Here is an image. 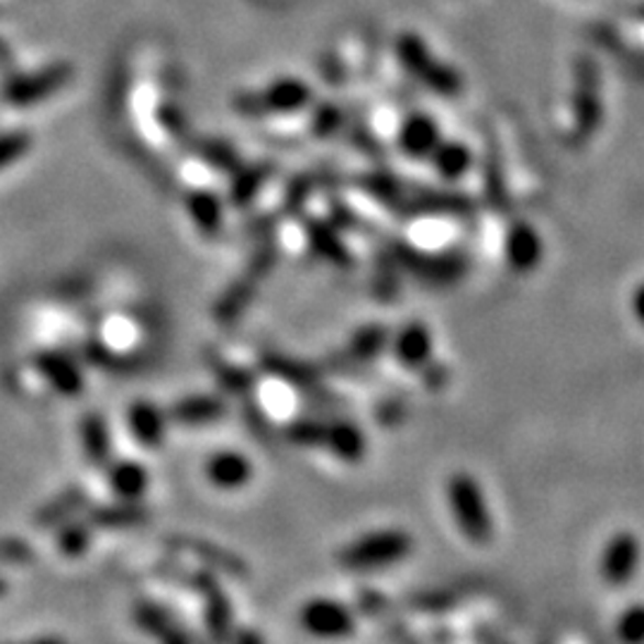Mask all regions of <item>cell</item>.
I'll return each instance as SVG.
<instances>
[{
	"mask_svg": "<svg viewBox=\"0 0 644 644\" xmlns=\"http://www.w3.org/2000/svg\"><path fill=\"white\" fill-rule=\"evenodd\" d=\"M446 495H449V507L458 530L480 547L492 542L495 521L480 482L468 473H456L446 485Z\"/></svg>",
	"mask_w": 644,
	"mask_h": 644,
	"instance_id": "1",
	"label": "cell"
},
{
	"mask_svg": "<svg viewBox=\"0 0 644 644\" xmlns=\"http://www.w3.org/2000/svg\"><path fill=\"white\" fill-rule=\"evenodd\" d=\"M413 552V537L403 530H377L348 544L340 554V566L366 573L389 568Z\"/></svg>",
	"mask_w": 644,
	"mask_h": 644,
	"instance_id": "2",
	"label": "cell"
},
{
	"mask_svg": "<svg viewBox=\"0 0 644 644\" xmlns=\"http://www.w3.org/2000/svg\"><path fill=\"white\" fill-rule=\"evenodd\" d=\"M642 558V540L633 530L613 532L599 556V578L613 590H621L640 573Z\"/></svg>",
	"mask_w": 644,
	"mask_h": 644,
	"instance_id": "3",
	"label": "cell"
},
{
	"mask_svg": "<svg viewBox=\"0 0 644 644\" xmlns=\"http://www.w3.org/2000/svg\"><path fill=\"white\" fill-rule=\"evenodd\" d=\"M193 590L203 599V619L208 637L213 644H232L234 640V611L227 592L213 570H199L191 576Z\"/></svg>",
	"mask_w": 644,
	"mask_h": 644,
	"instance_id": "4",
	"label": "cell"
},
{
	"mask_svg": "<svg viewBox=\"0 0 644 644\" xmlns=\"http://www.w3.org/2000/svg\"><path fill=\"white\" fill-rule=\"evenodd\" d=\"M397 53L401 63L411 69V73L430 84L432 91L442 96H456L460 91V77L452 67H446L432 58L425 41L418 34H401L397 41Z\"/></svg>",
	"mask_w": 644,
	"mask_h": 644,
	"instance_id": "5",
	"label": "cell"
},
{
	"mask_svg": "<svg viewBox=\"0 0 644 644\" xmlns=\"http://www.w3.org/2000/svg\"><path fill=\"white\" fill-rule=\"evenodd\" d=\"M301 628L318 640H346L356 633L354 611L334 599H311L301 609Z\"/></svg>",
	"mask_w": 644,
	"mask_h": 644,
	"instance_id": "6",
	"label": "cell"
},
{
	"mask_svg": "<svg viewBox=\"0 0 644 644\" xmlns=\"http://www.w3.org/2000/svg\"><path fill=\"white\" fill-rule=\"evenodd\" d=\"M311 101V89L299 79H279L273 87L260 93L240 101L244 113H293Z\"/></svg>",
	"mask_w": 644,
	"mask_h": 644,
	"instance_id": "7",
	"label": "cell"
},
{
	"mask_svg": "<svg viewBox=\"0 0 644 644\" xmlns=\"http://www.w3.org/2000/svg\"><path fill=\"white\" fill-rule=\"evenodd\" d=\"M206 475L218 489L234 492V489H242L251 478H254V466H251V460L240 452H220L208 458Z\"/></svg>",
	"mask_w": 644,
	"mask_h": 644,
	"instance_id": "8",
	"label": "cell"
},
{
	"mask_svg": "<svg viewBox=\"0 0 644 644\" xmlns=\"http://www.w3.org/2000/svg\"><path fill=\"white\" fill-rule=\"evenodd\" d=\"M173 547L179 552H187L201 558V564L213 570V573H222V576H232V578H244L248 568L242 562V558H236L232 552L227 549H220L215 544L203 542V540H191V537H177L173 542Z\"/></svg>",
	"mask_w": 644,
	"mask_h": 644,
	"instance_id": "9",
	"label": "cell"
},
{
	"mask_svg": "<svg viewBox=\"0 0 644 644\" xmlns=\"http://www.w3.org/2000/svg\"><path fill=\"white\" fill-rule=\"evenodd\" d=\"M576 115L580 138L590 136L599 127L601 101H599V81L592 65H582L578 69V93H576Z\"/></svg>",
	"mask_w": 644,
	"mask_h": 644,
	"instance_id": "10",
	"label": "cell"
},
{
	"mask_svg": "<svg viewBox=\"0 0 644 644\" xmlns=\"http://www.w3.org/2000/svg\"><path fill=\"white\" fill-rule=\"evenodd\" d=\"M36 366H38L41 377H46L48 385L58 391V395H65V397L81 395L84 375L73 358L48 352L44 356H38Z\"/></svg>",
	"mask_w": 644,
	"mask_h": 644,
	"instance_id": "11",
	"label": "cell"
},
{
	"mask_svg": "<svg viewBox=\"0 0 644 644\" xmlns=\"http://www.w3.org/2000/svg\"><path fill=\"white\" fill-rule=\"evenodd\" d=\"M389 332L380 325H370L363 327L354 334L352 344L346 346V352H342L337 358L330 363L332 370H344L346 366H358V363H368L377 354H382V348L387 346Z\"/></svg>",
	"mask_w": 644,
	"mask_h": 644,
	"instance_id": "12",
	"label": "cell"
},
{
	"mask_svg": "<svg viewBox=\"0 0 644 644\" xmlns=\"http://www.w3.org/2000/svg\"><path fill=\"white\" fill-rule=\"evenodd\" d=\"M395 354L406 368H425L432 358V334L420 322L406 325L395 342Z\"/></svg>",
	"mask_w": 644,
	"mask_h": 644,
	"instance_id": "13",
	"label": "cell"
},
{
	"mask_svg": "<svg viewBox=\"0 0 644 644\" xmlns=\"http://www.w3.org/2000/svg\"><path fill=\"white\" fill-rule=\"evenodd\" d=\"M322 446L337 458L348 460V464H356V460L366 456V437H363V432L354 423H346V420L327 423Z\"/></svg>",
	"mask_w": 644,
	"mask_h": 644,
	"instance_id": "14",
	"label": "cell"
},
{
	"mask_svg": "<svg viewBox=\"0 0 644 644\" xmlns=\"http://www.w3.org/2000/svg\"><path fill=\"white\" fill-rule=\"evenodd\" d=\"M148 521V511L136 501H124L122 503H110V507H98L89 511L87 523L91 528L101 530H127L138 528Z\"/></svg>",
	"mask_w": 644,
	"mask_h": 644,
	"instance_id": "15",
	"label": "cell"
},
{
	"mask_svg": "<svg viewBox=\"0 0 644 644\" xmlns=\"http://www.w3.org/2000/svg\"><path fill=\"white\" fill-rule=\"evenodd\" d=\"M507 260L513 270L528 273L542 260V242L530 225H515L507 240Z\"/></svg>",
	"mask_w": 644,
	"mask_h": 644,
	"instance_id": "16",
	"label": "cell"
},
{
	"mask_svg": "<svg viewBox=\"0 0 644 644\" xmlns=\"http://www.w3.org/2000/svg\"><path fill=\"white\" fill-rule=\"evenodd\" d=\"M399 144L401 148L413 158L430 156L432 151L440 144V132L437 124L425 115H413L401 124L399 130Z\"/></svg>",
	"mask_w": 644,
	"mask_h": 644,
	"instance_id": "17",
	"label": "cell"
},
{
	"mask_svg": "<svg viewBox=\"0 0 644 644\" xmlns=\"http://www.w3.org/2000/svg\"><path fill=\"white\" fill-rule=\"evenodd\" d=\"M130 428L132 435L148 449H156L165 440V415L148 401H136L130 409Z\"/></svg>",
	"mask_w": 644,
	"mask_h": 644,
	"instance_id": "18",
	"label": "cell"
},
{
	"mask_svg": "<svg viewBox=\"0 0 644 644\" xmlns=\"http://www.w3.org/2000/svg\"><path fill=\"white\" fill-rule=\"evenodd\" d=\"M79 435L84 452H87L89 460L96 466H106L113 454V440H110V430L103 415L87 413L79 423Z\"/></svg>",
	"mask_w": 644,
	"mask_h": 644,
	"instance_id": "19",
	"label": "cell"
},
{
	"mask_svg": "<svg viewBox=\"0 0 644 644\" xmlns=\"http://www.w3.org/2000/svg\"><path fill=\"white\" fill-rule=\"evenodd\" d=\"M225 403H222L218 397H185L177 401L170 411V418L177 420L181 425H203V423H213V420H220L225 415Z\"/></svg>",
	"mask_w": 644,
	"mask_h": 644,
	"instance_id": "20",
	"label": "cell"
},
{
	"mask_svg": "<svg viewBox=\"0 0 644 644\" xmlns=\"http://www.w3.org/2000/svg\"><path fill=\"white\" fill-rule=\"evenodd\" d=\"M108 480L120 499L136 501L146 495L148 473L142 464H134V460H120V464L110 468Z\"/></svg>",
	"mask_w": 644,
	"mask_h": 644,
	"instance_id": "21",
	"label": "cell"
},
{
	"mask_svg": "<svg viewBox=\"0 0 644 644\" xmlns=\"http://www.w3.org/2000/svg\"><path fill=\"white\" fill-rule=\"evenodd\" d=\"M263 370L273 377H279V380H285L293 387H299V389H315L320 382V370H315L313 366H308V363L297 360V358L268 356L263 360Z\"/></svg>",
	"mask_w": 644,
	"mask_h": 644,
	"instance_id": "22",
	"label": "cell"
},
{
	"mask_svg": "<svg viewBox=\"0 0 644 644\" xmlns=\"http://www.w3.org/2000/svg\"><path fill=\"white\" fill-rule=\"evenodd\" d=\"M84 503H87V492L79 487H73L67 489L65 495H60L58 499H55L53 503H48V507L38 513L36 523L38 528H58L60 523L69 521L79 509H84Z\"/></svg>",
	"mask_w": 644,
	"mask_h": 644,
	"instance_id": "23",
	"label": "cell"
},
{
	"mask_svg": "<svg viewBox=\"0 0 644 644\" xmlns=\"http://www.w3.org/2000/svg\"><path fill=\"white\" fill-rule=\"evenodd\" d=\"M432 160H435L437 173L446 179H458L470 167V153L466 146L460 144H437V148L430 153Z\"/></svg>",
	"mask_w": 644,
	"mask_h": 644,
	"instance_id": "24",
	"label": "cell"
},
{
	"mask_svg": "<svg viewBox=\"0 0 644 644\" xmlns=\"http://www.w3.org/2000/svg\"><path fill=\"white\" fill-rule=\"evenodd\" d=\"M409 268L418 275H425L428 279H435V282H449V279H456L460 270H464V265L454 258H425L420 254H413V251H409Z\"/></svg>",
	"mask_w": 644,
	"mask_h": 644,
	"instance_id": "25",
	"label": "cell"
},
{
	"mask_svg": "<svg viewBox=\"0 0 644 644\" xmlns=\"http://www.w3.org/2000/svg\"><path fill=\"white\" fill-rule=\"evenodd\" d=\"M613 633L619 644H644V601H635L619 613Z\"/></svg>",
	"mask_w": 644,
	"mask_h": 644,
	"instance_id": "26",
	"label": "cell"
},
{
	"mask_svg": "<svg viewBox=\"0 0 644 644\" xmlns=\"http://www.w3.org/2000/svg\"><path fill=\"white\" fill-rule=\"evenodd\" d=\"M189 213L193 218V222H199V227L203 232H218L220 230V220H222V213H220V203L215 196H210L206 191H196L189 196Z\"/></svg>",
	"mask_w": 644,
	"mask_h": 644,
	"instance_id": "27",
	"label": "cell"
},
{
	"mask_svg": "<svg viewBox=\"0 0 644 644\" xmlns=\"http://www.w3.org/2000/svg\"><path fill=\"white\" fill-rule=\"evenodd\" d=\"M251 297H254V285H251V277H248V282H242V285L232 287L225 293V297H222V301L215 306L218 320H222V322H234L236 318L242 315L244 308L248 306Z\"/></svg>",
	"mask_w": 644,
	"mask_h": 644,
	"instance_id": "28",
	"label": "cell"
},
{
	"mask_svg": "<svg viewBox=\"0 0 644 644\" xmlns=\"http://www.w3.org/2000/svg\"><path fill=\"white\" fill-rule=\"evenodd\" d=\"M325 428L327 423H322V420L301 418L287 428V437L297 446H322V442H325Z\"/></svg>",
	"mask_w": 644,
	"mask_h": 644,
	"instance_id": "29",
	"label": "cell"
},
{
	"mask_svg": "<svg viewBox=\"0 0 644 644\" xmlns=\"http://www.w3.org/2000/svg\"><path fill=\"white\" fill-rule=\"evenodd\" d=\"M134 621L146 635L156 640L160 635V630L173 621V615L167 613L163 607L153 604V601H142V604H136V609H134Z\"/></svg>",
	"mask_w": 644,
	"mask_h": 644,
	"instance_id": "30",
	"label": "cell"
},
{
	"mask_svg": "<svg viewBox=\"0 0 644 644\" xmlns=\"http://www.w3.org/2000/svg\"><path fill=\"white\" fill-rule=\"evenodd\" d=\"M91 532L93 528L84 521V523H73V525H65L60 532V552L65 556H79L89 549L91 544Z\"/></svg>",
	"mask_w": 644,
	"mask_h": 644,
	"instance_id": "31",
	"label": "cell"
},
{
	"mask_svg": "<svg viewBox=\"0 0 644 644\" xmlns=\"http://www.w3.org/2000/svg\"><path fill=\"white\" fill-rule=\"evenodd\" d=\"M454 595L446 592V590H428V592H418L411 597L409 607L413 611H420V613H440V611H446L454 607Z\"/></svg>",
	"mask_w": 644,
	"mask_h": 644,
	"instance_id": "32",
	"label": "cell"
},
{
	"mask_svg": "<svg viewBox=\"0 0 644 644\" xmlns=\"http://www.w3.org/2000/svg\"><path fill=\"white\" fill-rule=\"evenodd\" d=\"M215 375L220 385L225 387L232 395H248L251 389H254V375L242 370V368H234V366H218Z\"/></svg>",
	"mask_w": 644,
	"mask_h": 644,
	"instance_id": "33",
	"label": "cell"
},
{
	"mask_svg": "<svg viewBox=\"0 0 644 644\" xmlns=\"http://www.w3.org/2000/svg\"><path fill=\"white\" fill-rule=\"evenodd\" d=\"M409 413L403 401H385L380 409H377V420H380L382 425H399L401 420Z\"/></svg>",
	"mask_w": 644,
	"mask_h": 644,
	"instance_id": "34",
	"label": "cell"
},
{
	"mask_svg": "<svg viewBox=\"0 0 644 644\" xmlns=\"http://www.w3.org/2000/svg\"><path fill=\"white\" fill-rule=\"evenodd\" d=\"M358 601H360V609H363V611L375 615V613H380L382 609H387V601H389V599H385L382 595H377V592L368 590V592H363V595H360Z\"/></svg>",
	"mask_w": 644,
	"mask_h": 644,
	"instance_id": "35",
	"label": "cell"
},
{
	"mask_svg": "<svg viewBox=\"0 0 644 644\" xmlns=\"http://www.w3.org/2000/svg\"><path fill=\"white\" fill-rule=\"evenodd\" d=\"M449 370L446 368H442V366H432V360L428 363V366L423 368V380L432 387V389H440V387H444V382H446V375Z\"/></svg>",
	"mask_w": 644,
	"mask_h": 644,
	"instance_id": "36",
	"label": "cell"
},
{
	"mask_svg": "<svg viewBox=\"0 0 644 644\" xmlns=\"http://www.w3.org/2000/svg\"><path fill=\"white\" fill-rule=\"evenodd\" d=\"M232 644H265V640L258 630H240V633H234Z\"/></svg>",
	"mask_w": 644,
	"mask_h": 644,
	"instance_id": "37",
	"label": "cell"
},
{
	"mask_svg": "<svg viewBox=\"0 0 644 644\" xmlns=\"http://www.w3.org/2000/svg\"><path fill=\"white\" fill-rule=\"evenodd\" d=\"M633 313L644 325V285L635 291V297H633Z\"/></svg>",
	"mask_w": 644,
	"mask_h": 644,
	"instance_id": "38",
	"label": "cell"
},
{
	"mask_svg": "<svg viewBox=\"0 0 644 644\" xmlns=\"http://www.w3.org/2000/svg\"><path fill=\"white\" fill-rule=\"evenodd\" d=\"M26 644H65L58 637H44V640H34V642H26Z\"/></svg>",
	"mask_w": 644,
	"mask_h": 644,
	"instance_id": "39",
	"label": "cell"
}]
</instances>
